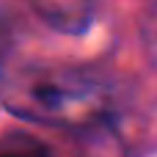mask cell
Instances as JSON below:
<instances>
[{
	"mask_svg": "<svg viewBox=\"0 0 157 157\" xmlns=\"http://www.w3.org/2000/svg\"><path fill=\"white\" fill-rule=\"evenodd\" d=\"M3 105L22 121L94 130L113 110L110 88L102 77L72 66H36L17 75L3 94Z\"/></svg>",
	"mask_w": 157,
	"mask_h": 157,
	"instance_id": "cell-1",
	"label": "cell"
},
{
	"mask_svg": "<svg viewBox=\"0 0 157 157\" xmlns=\"http://www.w3.org/2000/svg\"><path fill=\"white\" fill-rule=\"evenodd\" d=\"M33 14L63 36H80L94 25V0H28Z\"/></svg>",
	"mask_w": 157,
	"mask_h": 157,
	"instance_id": "cell-2",
	"label": "cell"
},
{
	"mask_svg": "<svg viewBox=\"0 0 157 157\" xmlns=\"http://www.w3.org/2000/svg\"><path fill=\"white\" fill-rule=\"evenodd\" d=\"M0 157H50V152L39 141L25 138V135H17V138L0 141Z\"/></svg>",
	"mask_w": 157,
	"mask_h": 157,
	"instance_id": "cell-3",
	"label": "cell"
}]
</instances>
